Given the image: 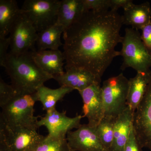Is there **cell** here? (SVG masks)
<instances>
[{"mask_svg":"<svg viewBox=\"0 0 151 151\" xmlns=\"http://www.w3.org/2000/svg\"><path fill=\"white\" fill-rule=\"evenodd\" d=\"M38 32L32 22L22 13L10 32V53L19 55L34 51Z\"/></svg>","mask_w":151,"mask_h":151,"instance_id":"cell-7","label":"cell"},{"mask_svg":"<svg viewBox=\"0 0 151 151\" xmlns=\"http://www.w3.org/2000/svg\"><path fill=\"white\" fill-rule=\"evenodd\" d=\"M0 151H11L4 130L0 128Z\"/></svg>","mask_w":151,"mask_h":151,"instance_id":"cell-30","label":"cell"},{"mask_svg":"<svg viewBox=\"0 0 151 151\" xmlns=\"http://www.w3.org/2000/svg\"><path fill=\"white\" fill-rule=\"evenodd\" d=\"M35 102L33 94H18L1 108L0 123L11 128L37 130L40 117L34 115Z\"/></svg>","mask_w":151,"mask_h":151,"instance_id":"cell-3","label":"cell"},{"mask_svg":"<svg viewBox=\"0 0 151 151\" xmlns=\"http://www.w3.org/2000/svg\"><path fill=\"white\" fill-rule=\"evenodd\" d=\"M115 120L112 117L105 116L96 127L97 134L103 145L108 151L113 142Z\"/></svg>","mask_w":151,"mask_h":151,"instance_id":"cell-22","label":"cell"},{"mask_svg":"<svg viewBox=\"0 0 151 151\" xmlns=\"http://www.w3.org/2000/svg\"><path fill=\"white\" fill-rule=\"evenodd\" d=\"M37 123L39 128L46 127L48 131L47 135L52 138L66 137L68 132L73 129H78L81 126V119L83 116L78 114L73 118L66 115V111L59 112L56 108L46 111L43 117H40Z\"/></svg>","mask_w":151,"mask_h":151,"instance_id":"cell-9","label":"cell"},{"mask_svg":"<svg viewBox=\"0 0 151 151\" xmlns=\"http://www.w3.org/2000/svg\"><path fill=\"white\" fill-rule=\"evenodd\" d=\"M78 92L83 102V117L87 118L88 124L90 127H97L105 117V109L100 84L92 85Z\"/></svg>","mask_w":151,"mask_h":151,"instance_id":"cell-10","label":"cell"},{"mask_svg":"<svg viewBox=\"0 0 151 151\" xmlns=\"http://www.w3.org/2000/svg\"><path fill=\"white\" fill-rule=\"evenodd\" d=\"M129 86V80L123 73L103 82L101 88L105 116L116 119L126 109Z\"/></svg>","mask_w":151,"mask_h":151,"instance_id":"cell-5","label":"cell"},{"mask_svg":"<svg viewBox=\"0 0 151 151\" xmlns=\"http://www.w3.org/2000/svg\"><path fill=\"white\" fill-rule=\"evenodd\" d=\"M122 43V49L120 52L123 59L122 70L131 67L137 72L150 70L151 55L144 45L138 30L132 27L125 29Z\"/></svg>","mask_w":151,"mask_h":151,"instance_id":"cell-4","label":"cell"},{"mask_svg":"<svg viewBox=\"0 0 151 151\" xmlns=\"http://www.w3.org/2000/svg\"><path fill=\"white\" fill-rule=\"evenodd\" d=\"M73 90L72 88L65 86H60L58 89H50L43 85L33 95L36 102H40L43 110L47 111L55 108L58 102Z\"/></svg>","mask_w":151,"mask_h":151,"instance_id":"cell-20","label":"cell"},{"mask_svg":"<svg viewBox=\"0 0 151 151\" xmlns=\"http://www.w3.org/2000/svg\"><path fill=\"white\" fill-rule=\"evenodd\" d=\"M84 12L82 0H62L58 9L57 22L62 26L65 31L77 22Z\"/></svg>","mask_w":151,"mask_h":151,"instance_id":"cell-18","label":"cell"},{"mask_svg":"<svg viewBox=\"0 0 151 151\" xmlns=\"http://www.w3.org/2000/svg\"><path fill=\"white\" fill-rule=\"evenodd\" d=\"M18 94L12 85L6 83L2 78L0 79V106H4L13 99Z\"/></svg>","mask_w":151,"mask_h":151,"instance_id":"cell-24","label":"cell"},{"mask_svg":"<svg viewBox=\"0 0 151 151\" xmlns=\"http://www.w3.org/2000/svg\"><path fill=\"white\" fill-rule=\"evenodd\" d=\"M10 46L9 37H0V65L4 67V64L9 52V47Z\"/></svg>","mask_w":151,"mask_h":151,"instance_id":"cell-27","label":"cell"},{"mask_svg":"<svg viewBox=\"0 0 151 151\" xmlns=\"http://www.w3.org/2000/svg\"><path fill=\"white\" fill-rule=\"evenodd\" d=\"M141 38L147 50L151 55V22L141 29Z\"/></svg>","mask_w":151,"mask_h":151,"instance_id":"cell-28","label":"cell"},{"mask_svg":"<svg viewBox=\"0 0 151 151\" xmlns=\"http://www.w3.org/2000/svg\"><path fill=\"white\" fill-rule=\"evenodd\" d=\"M151 70L137 72L134 77L129 79L127 105L134 112L142 100L147 89Z\"/></svg>","mask_w":151,"mask_h":151,"instance_id":"cell-17","label":"cell"},{"mask_svg":"<svg viewBox=\"0 0 151 151\" xmlns=\"http://www.w3.org/2000/svg\"><path fill=\"white\" fill-rule=\"evenodd\" d=\"M60 2L58 0H26L21 9L39 32L56 23Z\"/></svg>","mask_w":151,"mask_h":151,"instance_id":"cell-6","label":"cell"},{"mask_svg":"<svg viewBox=\"0 0 151 151\" xmlns=\"http://www.w3.org/2000/svg\"><path fill=\"white\" fill-rule=\"evenodd\" d=\"M122 16L109 10L86 11L63 33V53L68 67L89 70L100 77L116 57L122 43Z\"/></svg>","mask_w":151,"mask_h":151,"instance_id":"cell-1","label":"cell"},{"mask_svg":"<svg viewBox=\"0 0 151 151\" xmlns=\"http://www.w3.org/2000/svg\"><path fill=\"white\" fill-rule=\"evenodd\" d=\"M11 151H32L45 136L37 130L25 128H11L0 123Z\"/></svg>","mask_w":151,"mask_h":151,"instance_id":"cell-12","label":"cell"},{"mask_svg":"<svg viewBox=\"0 0 151 151\" xmlns=\"http://www.w3.org/2000/svg\"><path fill=\"white\" fill-rule=\"evenodd\" d=\"M133 124L141 147L151 150V70L147 89L134 113Z\"/></svg>","mask_w":151,"mask_h":151,"instance_id":"cell-8","label":"cell"},{"mask_svg":"<svg viewBox=\"0 0 151 151\" xmlns=\"http://www.w3.org/2000/svg\"><path fill=\"white\" fill-rule=\"evenodd\" d=\"M123 24L130 25L136 29L142 28L151 22V7L148 2L140 4L134 3L124 9L122 16Z\"/></svg>","mask_w":151,"mask_h":151,"instance_id":"cell-16","label":"cell"},{"mask_svg":"<svg viewBox=\"0 0 151 151\" xmlns=\"http://www.w3.org/2000/svg\"><path fill=\"white\" fill-rule=\"evenodd\" d=\"M22 14L16 1L0 0V37H6Z\"/></svg>","mask_w":151,"mask_h":151,"instance_id":"cell-19","label":"cell"},{"mask_svg":"<svg viewBox=\"0 0 151 151\" xmlns=\"http://www.w3.org/2000/svg\"><path fill=\"white\" fill-rule=\"evenodd\" d=\"M66 138L73 151H108L100 140L96 127L88 124H81L75 131L68 132Z\"/></svg>","mask_w":151,"mask_h":151,"instance_id":"cell-11","label":"cell"},{"mask_svg":"<svg viewBox=\"0 0 151 151\" xmlns=\"http://www.w3.org/2000/svg\"><path fill=\"white\" fill-rule=\"evenodd\" d=\"M11 85L19 94H33L53 77L40 69L33 59L32 51L19 55L9 52L4 64Z\"/></svg>","mask_w":151,"mask_h":151,"instance_id":"cell-2","label":"cell"},{"mask_svg":"<svg viewBox=\"0 0 151 151\" xmlns=\"http://www.w3.org/2000/svg\"><path fill=\"white\" fill-rule=\"evenodd\" d=\"M33 59L39 67L45 73L54 77L64 73L63 61L65 60L63 52L58 50L32 51Z\"/></svg>","mask_w":151,"mask_h":151,"instance_id":"cell-14","label":"cell"},{"mask_svg":"<svg viewBox=\"0 0 151 151\" xmlns=\"http://www.w3.org/2000/svg\"><path fill=\"white\" fill-rule=\"evenodd\" d=\"M84 9L86 11L94 12L109 10L110 0H82Z\"/></svg>","mask_w":151,"mask_h":151,"instance_id":"cell-25","label":"cell"},{"mask_svg":"<svg viewBox=\"0 0 151 151\" xmlns=\"http://www.w3.org/2000/svg\"><path fill=\"white\" fill-rule=\"evenodd\" d=\"M133 3L132 0H110V10L117 12L120 8L124 10Z\"/></svg>","mask_w":151,"mask_h":151,"instance_id":"cell-29","label":"cell"},{"mask_svg":"<svg viewBox=\"0 0 151 151\" xmlns=\"http://www.w3.org/2000/svg\"><path fill=\"white\" fill-rule=\"evenodd\" d=\"M142 149L135 134L132 123L129 138L124 147V151H142Z\"/></svg>","mask_w":151,"mask_h":151,"instance_id":"cell-26","label":"cell"},{"mask_svg":"<svg viewBox=\"0 0 151 151\" xmlns=\"http://www.w3.org/2000/svg\"><path fill=\"white\" fill-rule=\"evenodd\" d=\"M134 112L127 106L115 120L113 143L108 151H124L129 138Z\"/></svg>","mask_w":151,"mask_h":151,"instance_id":"cell-15","label":"cell"},{"mask_svg":"<svg viewBox=\"0 0 151 151\" xmlns=\"http://www.w3.org/2000/svg\"><path fill=\"white\" fill-rule=\"evenodd\" d=\"M32 151H73L66 137L55 138L45 136Z\"/></svg>","mask_w":151,"mask_h":151,"instance_id":"cell-23","label":"cell"},{"mask_svg":"<svg viewBox=\"0 0 151 151\" xmlns=\"http://www.w3.org/2000/svg\"><path fill=\"white\" fill-rule=\"evenodd\" d=\"M65 72L54 77L60 86L70 87L78 91L84 90L94 84H100L101 78L81 68L65 66Z\"/></svg>","mask_w":151,"mask_h":151,"instance_id":"cell-13","label":"cell"},{"mask_svg":"<svg viewBox=\"0 0 151 151\" xmlns=\"http://www.w3.org/2000/svg\"><path fill=\"white\" fill-rule=\"evenodd\" d=\"M64 32L62 26L56 22L54 24L38 32L36 42L37 50H59V47L63 45L61 41V36Z\"/></svg>","mask_w":151,"mask_h":151,"instance_id":"cell-21","label":"cell"}]
</instances>
